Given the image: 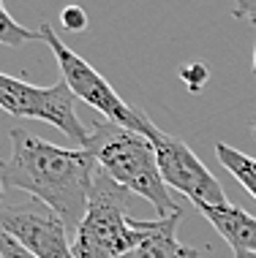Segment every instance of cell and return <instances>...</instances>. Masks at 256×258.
I'll list each match as a JSON object with an SVG mask.
<instances>
[{
	"mask_svg": "<svg viewBox=\"0 0 256 258\" xmlns=\"http://www.w3.org/2000/svg\"><path fill=\"white\" fill-rule=\"evenodd\" d=\"M120 258H136V250H134V253H126V255H120Z\"/></svg>",
	"mask_w": 256,
	"mask_h": 258,
	"instance_id": "ac0fdd59",
	"label": "cell"
},
{
	"mask_svg": "<svg viewBox=\"0 0 256 258\" xmlns=\"http://www.w3.org/2000/svg\"><path fill=\"white\" fill-rule=\"evenodd\" d=\"M85 150L95 158L107 177H112L134 196L147 199L156 207L158 218L183 212L169 196V187L158 169L156 147L147 136L120 128L115 122H93Z\"/></svg>",
	"mask_w": 256,
	"mask_h": 258,
	"instance_id": "7a4b0ae2",
	"label": "cell"
},
{
	"mask_svg": "<svg viewBox=\"0 0 256 258\" xmlns=\"http://www.w3.org/2000/svg\"><path fill=\"white\" fill-rule=\"evenodd\" d=\"M38 30H27L25 25H19L17 19L6 11V6L0 3V44L3 46H22L27 41H38Z\"/></svg>",
	"mask_w": 256,
	"mask_h": 258,
	"instance_id": "8fae6325",
	"label": "cell"
},
{
	"mask_svg": "<svg viewBox=\"0 0 256 258\" xmlns=\"http://www.w3.org/2000/svg\"><path fill=\"white\" fill-rule=\"evenodd\" d=\"M158 155V169H161V177L167 187L183 193L188 201H193V207H226L229 199H226L224 187L216 177L210 174V169L196 158L185 142L169 136L167 131L158 128V134L150 139Z\"/></svg>",
	"mask_w": 256,
	"mask_h": 258,
	"instance_id": "52a82bcc",
	"label": "cell"
},
{
	"mask_svg": "<svg viewBox=\"0 0 256 258\" xmlns=\"http://www.w3.org/2000/svg\"><path fill=\"white\" fill-rule=\"evenodd\" d=\"M216 158L221 160V166H224V169L256 199V158L245 155V152L234 150L224 142L216 144Z\"/></svg>",
	"mask_w": 256,
	"mask_h": 258,
	"instance_id": "30bf717a",
	"label": "cell"
},
{
	"mask_svg": "<svg viewBox=\"0 0 256 258\" xmlns=\"http://www.w3.org/2000/svg\"><path fill=\"white\" fill-rule=\"evenodd\" d=\"M134 193L117 185L101 169L90 190L87 212L74 234V255L77 258H120L134 253L142 245L144 231L128 218Z\"/></svg>",
	"mask_w": 256,
	"mask_h": 258,
	"instance_id": "3957f363",
	"label": "cell"
},
{
	"mask_svg": "<svg viewBox=\"0 0 256 258\" xmlns=\"http://www.w3.org/2000/svg\"><path fill=\"white\" fill-rule=\"evenodd\" d=\"M0 169H3V163H0ZM6 190H9V187H6V182H3V174H0V207H3V196H6Z\"/></svg>",
	"mask_w": 256,
	"mask_h": 258,
	"instance_id": "2e32d148",
	"label": "cell"
},
{
	"mask_svg": "<svg viewBox=\"0 0 256 258\" xmlns=\"http://www.w3.org/2000/svg\"><path fill=\"white\" fill-rule=\"evenodd\" d=\"M253 74H256V52H253Z\"/></svg>",
	"mask_w": 256,
	"mask_h": 258,
	"instance_id": "d6986e66",
	"label": "cell"
},
{
	"mask_svg": "<svg viewBox=\"0 0 256 258\" xmlns=\"http://www.w3.org/2000/svg\"><path fill=\"white\" fill-rule=\"evenodd\" d=\"M234 258H256L253 253H234Z\"/></svg>",
	"mask_w": 256,
	"mask_h": 258,
	"instance_id": "e0dca14e",
	"label": "cell"
},
{
	"mask_svg": "<svg viewBox=\"0 0 256 258\" xmlns=\"http://www.w3.org/2000/svg\"><path fill=\"white\" fill-rule=\"evenodd\" d=\"M232 14L240 19H248V22H256V0H243V3H237Z\"/></svg>",
	"mask_w": 256,
	"mask_h": 258,
	"instance_id": "9a60e30c",
	"label": "cell"
},
{
	"mask_svg": "<svg viewBox=\"0 0 256 258\" xmlns=\"http://www.w3.org/2000/svg\"><path fill=\"white\" fill-rule=\"evenodd\" d=\"M11 155L3 160V182L6 187L22 190L30 199L63 218L68 231L77 234L82 218L87 212L90 190H93L98 163L82 147H58L25 128L14 125L9 131Z\"/></svg>",
	"mask_w": 256,
	"mask_h": 258,
	"instance_id": "6da1fadb",
	"label": "cell"
},
{
	"mask_svg": "<svg viewBox=\"0 0 256 258\" xmlns=\"http://www.w3.org/2000/svg\"><path fill=\"white\" fill-rule=\"evenodd\" d=\"M0 231L14 236L36 258H77L63 218L38 199L0 207Z\"/></svg>",
	"mask_w": 256,
	"mask_h": 258,
	"instance_id": "8992f818",
	"label": "cell"
},
{
	"mask_svg": "<svg viewBox=\"0 0 256 258\" xmlns=\"http://www.w3.org/2000/svg\"><path fill=\"white\" fill-rule=\"evenodd\" d=\"M207 218L216 231L229 242L234 253H253L256 255V218L245 209L226 204V207H196Z\"/></svg>",
	"mask_w": 256,
	"mask_h": 258,
	"instance_id": "9c48e42d",
	"label": "cell"
},
{
	"mask_svg": "<svg viewBox=\"0 0 256 258\" xmlns=\"http://www.w3.org/2000/svg\"><path fill=\"white\" fill-rule=\"evenodd\" d=\"M0 109L19 120L49 122L58 131H63L77 147H87L90 128L82 125L77 114V95L68 90L66 82H58L52 87H38L0 71Z\"/></svg>",
	"mask_w": 256,
	"mask_h": 258,
	"instance_id": "5b68a950",
	"label": "cell"
},
{
	"mask_svg": "<svg viewBox=\"0 0 256 258\" xmlns=\"http://www.w3.org/2000/svg\"><path fill=\"white\" fill-rule=\"evenodd\" d=\"M0 258H36L27 247H22L14 236L0 231Z\"/></svg>",
	"mask_w": 256,
	"mask_h": 258,
	"instance_id": "5bb4252c",
	"label": "cell"
},
{
	"mask_svg": "<svg viewBox=\"0 0 256 258\" xmlns=\"http://www.w3.org/2000/svg\"><path fill=\"white\" fill-rule=\"evenodd\" d=\"M183 212L169 215V218H156V220H136V228L144 231L142 245L136 247V258H199L196 250L185 247L177 239V223Z\"/></svg>",
	"mask_w": 256,
	"mask_h": 258,
	"instance_id": "ba28073f",
	"label": "cell"
},
{
	"mask_svg": "<svg viewBox=\"0 0 256 258\" xmlns=\"http://www.w3.org/2000/svg\"><path fill=\"white\" fill-rule=\"evenodd\" d=\"M60 25L71 33H79L87 27V14L79 9V6H68V9L60 11Z\"/></svg>",
	"mask_w": 256,
	"mask_h": 258,
	"instance_id": "7c38bea8",
	"label": "cell"
},
{
	"mask_svg": "<svg viewBox=\"0 0 256 258\" xmlns=\"http://www.w3.org/2000/svg\"><path fill=\"white\" fill-rule=\"evenodd\" d=\"M253 136H256V122H253Z\"/></svg>",
	"mask_w": 256,
	"mask_h": 258,
	"instance_id": "ffe728a7",
	"label": "cell"
},
{
	"mask_svg": "<svg viewBox=\"0 0 256 258\" xmlns=\"http://www.w3.org/2000/svg\"><path fill=\"white\" fill-rule=\"evenodd\" d=\"M180 76H183V82L188 85V90H193V93H199L202 90V85L207 82V68L202 66V62H193V66H183V71H180Z\"/></svg>",
	"mask_w": 256,
	"mask_h": 258,
	"instance_id": "4fadbf2b",
	"label": "cell"
},
{
	"mask_svg": "<svg viewBox=\"0 0 256 258\" xmlns=\"http://www.w3.org/2000/svg\"><path fill=\"white\" fill-rule=\"evenodd\" d=\"M38 33H41V41L52 49L60 74H63V82L68 85V90L77 95V101H85L87 106L101 111V114L107 117V122H115V125H120V128L134 131V134H142L147 139H153L158 134V125L150 120L147 114H142L139 109H134L131 103L123 101L120 95H117V90L109 85L85 57H79L71 46L63 44V38L55 33V27L49 22L41 25Z\"/></svg>",
	"mask_w": 256,
	"mask_h": 258,
	"instance_id": "277c9868",
	"label": "cell"
}]
</instances>
